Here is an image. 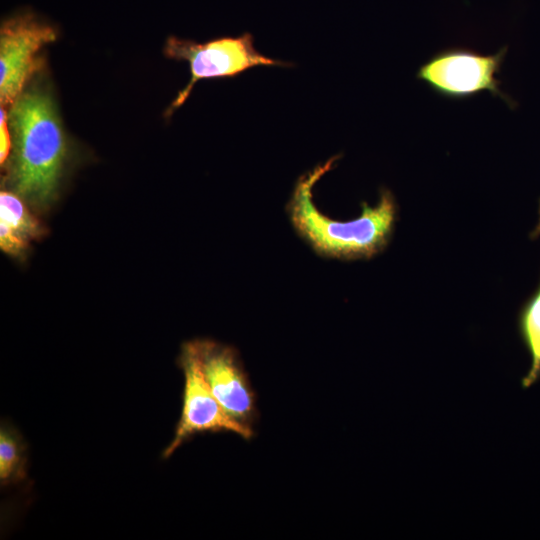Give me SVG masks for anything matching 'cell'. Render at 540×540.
Returning a JSON list of instances; mask_svg holds the SVG:
<instances>
[{
	"mask_svg": "<svg viewBox=\"0 0 540 540\" xmlns=\"http://www.w3.org/2000/svg\"><path fill=\"white\" fill-rule=\"evenodd\" d=\"M27 478V446L21 434L10 424L0 429V483L17 484Z\"/></svg>",
	"mask_w": 540,
	"mask_h": 540,
	"instance_id": "9c48e42d",
	"label": "cell"
},
{
	"mask_svg": "<svg viewBox=\"0 0 540 540\" xmlns=\"http://www.w3.org/2000/svg\"><path fill=\"white\" fill-rule=\"evenodd\" d=\"M0 246L5 253L18 257L25 253L29 243L0 225Z\"/></svg>",
	"mask_w": 540,
	"mask_h": 540,
	"instance_id": "8fae6325",
	"label": "cell"
},
{
	"mask_svg": "<svg viewBox=\"0 0 540 540\" xmlns=\"http://www.w3.org/2000/svg\"><path fill=\"white\" fill-rule=\"evenodd\" d=\"M518 332L531 357V366L521 386L531 387L540 380V284L518 314Z\"/></svg>",
	"mask_w": 540,
	"mask_h": 540,
	"instance_id": "ba28073f",
	"label": "cell"
},
{
	"mask_svg": "<svg viewBox=\"0 0 540 540\" xmlns=\"http://www.w3.org/2000/svg\"><path fill=\"white\" fill-rule=\"evenodd\" d=\"M204 378L223 410L237 423L253 429L256 395L237 350L214 340L193 341Z\"/></svg>",
	"mask_w": 540,
	"mask_h": 540,
	"instance_id": "52a82bcc",
	"label": "cell"
},
{
	"mask_svg": "<svg viewBox=\"0 0 540 540\" xmlns=\"http://www.w3.org/2000/svg\"><path fill=\"white\" fill-rule=\"evenodd\" d=\"M339 156L301 175L287 204L290 221L319 255L342 260L370 259L382 252L392 237L397 220V204L391 191L380 190L379 202L362 203L359 217L339 221L322 213L313 202V186L332 169Z\"/></svg>",
	"mask_w": 540,
	"mask_h": 540,
	"instance_id": "7a4b0ae2",
	"label": "cell"
},
{
	"mask_svg": "<svg viewBox=\"0 0 540 540\" xmlns=\"http://www.w3.org/2000/svg\"><path fill=\"white\" fill-rule=\"evenodd\" d=\"M506 52L507 47L492 55L467 48H448L424 63L417 72V78L447 98L461 99L489 91L513 107V100L500 89L501 82L497 79Z\"/></svg>",
	"mask_w": 540,
	"mask_h": 540,
	"instance_id": "277c9868",
	"label": "cell"
},
{
	"mask_svg": "<svg viewBox=\"0 0 540 540\" xmlns=\"http://www.w3.org/2000/svg\"><path fill=\"white\" fill-rule=\"evenodd\" d=\"M13 136L9 182L14 193L44 210L55 200L67 159V142L50 95L39 87L22 92L11 106Z\"/></svg>",
	"mask_w": 540,
	"mask_h": 540,
	"instance_id": "6da1fadb",
	"label": "cell"
},
{
	"mask_svg": "<svg viewBox=\"0 0 540 540\" xmlns=\"http://www.w3.org/2000/svg\"><path fill=\"white\" fill-rule=\"evenodd\" d=\"M167 57L187 61L191 79L178 92L168 109L170 115L189 97L196 82L201 79L235 77L255 66H291V63L266 57L254 46V37L245 32L237 37H221L205 43L171 36L164 47Z\"/></svg>",
	"mask_w": 540,
	"mask_h": 540,
	"instance_id": "3957f363",
	"label": "cell"
},
{
	"mask_svg": "<svg viewBox=\"0 0 540 540\" xmlns=\"http://www.w3.org/2000/svg\"><path fill=\"white\" fill-rule=\"evenodd\" d=\"M0 225L28 243L44 234V227L29 212L23 199L13 192L0 193Z\"/></svg>",
	"mask_w": 540,
	"mask_h": 540,
	"instance_id": "30bf717a",
	"label": "cell"
},
{
	"mask_svg": "<svg viewBox=\"0 0 540 540\" xmlns=\"http://www.w3.org/2000/svg\"><path fill=\"white\" fill-rule=\"evenodd\" d=\"M54 28L31 13L3 21L0 30V102L12 106L30 77L40 68L38 52L55 41Z\"/></svg>",
	"mask_w": 540,
	"mask_h": 540,
	"instance_id": "8992f818",
	"label": "cell"
},
{
	"mask_svg": "<svg viewBox=\"0 0 540 540\" xmlns=\"http://www.w3.org/2000/svg\"><path fill=\"white\" fill-rule=\"evenodd\" d=\"M8 116L6 108L1 107L0 110V162L3 163L7 160L10 147H11V137L10 131L8 128Z\"/></svg>",
	"mask_w": 540,
	"mask_h": 540,
	"instance_id": "7c38bea8",
	"label": "cell"
},
{
	"mask_svg": "<svg viewBox=\"0 0 540 540\" xmlns=\"http://www.w3.org/2000/svg\"><path fill=\"white\" fill-rule=\"evenodd\" d=\"M179 365L184 374L183 406L175 435L163 452L170 457L183 443L201 433L232 432L247 440L254 429L228 416L212 394L202 373L193 341L182 345Z\"/></svg>",
	"mask_w": 540,
	"mask_h": 540,
	"instance_id": "5b68a950",
	"label": "cell"
}]
</instances>
